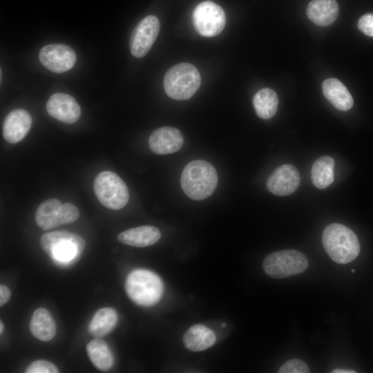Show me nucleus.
Here are the masks:
<instances>
[{
  "label": "nucleus",
  "mask_w": 373,
  "mask_h": 373,
  "mask_svg": "<svg viewBox=\"0 0 373 373\" xmlns=\"http://www.w3.org/2000/svg\"><path fill=\"white\" fill-rule=\"evenodd\" d=\"M216 337L209 327L197 324L191 326L184 334V347L191 352H200L214 345Z\"/></svg>",
  "instance_id": "obj_19"
},
{
  "label": "nucleus",
  "mask_w": 373,
  "mask_h": 373,
  "mask_svg": "<svg viewBox=\"0 0 373 373\" xmlns=\"http://www.w3.org/2000/svg\"><path fill=\"white\" fill-rule=\"evenodd\" d=\"M201 84V77L197 68L189 63L174 65L166 73L164 88L166 95L176 100L191 98Z\"/></svg>",
  "instance_id": "obj_4"
},
{
  "label": "nucleus",
  "mask_w": 373,
  "mask_h": 373,
  "mask_svg": "<svg viewBox=\"0 0 373 373\" xmlns=\"http://www.w3.org/2000/svg\"><path fill=\"white\" fill-rule=\"evenodd\" d=\"M43 250L57 263H68L78 257L85 247L84 240L68 231L46 233L40 238Z\"/></svg>",
  "instance_id": "obj_5"
},
{
  "label": "nucleus",
  "mask_w": 373,
  "mask_h": 373,
  "mask_svg": "<svg viewBox=\"0 0 373 373\" xmlns=\"http://www.w3.org/2000/svg\"><path fill=\"white\" fill-rule=\"evenodd\" d=\"M11 296L10 289L4 285H0V306L4 305L9 300Z\"/></svg>",
  "instance_id": "obj_28"
},
{
  "label": "nucleus",
  "mask_w": 373,
  "mask_h": 373,
  "mask_svg": "<svg viewBox=\"0 0 373 373\" xmlns=\"http://www.w3.org/2000/svg\"><path fill=\"white\" fill-rule=\"evenodd\" d=\"M323 247L329 258L338 264L354 260L360 252V245L355 233L338 223L327 225L322 235Z\"/></svg>",
  "instance_id": "obj_2"
},
{
  "label": "nucleus",
  "mask_w": 373,
  "mask_h": 373,
  "mask_svg": "<svg viewBox=\"0 0 373 373\" xmlns=\"http://www.w3.org/2000/svg\"><path fill=\"white\" fill-rule=\"evenodd\" d=\"M159 19L149 15L142 19L133 29L129 41L131 54L137 58L143 57L151 49L160 32Z\"/></svg>",
  "instance_id": "obj_10"
},
{
  "label": "nucleus",
  "mask_w": 373,
  "mask_h": 373,
  "mask_svg": "<svg viewBox=\"0 0 373 373\" xmlns=\"http://www.w3.org/2000/svg\"><path fill=\"white\" fill-rule=\"evenodd\" d=\"M334 160L327 155L317 159L313 164L311 179L313 184L320 189H325L334 181Z\"/></svg>",
  "instance_id": "obj_24"
},
{
  "label": "nucleus",
  "mask_w": 373,
  "mask_h": 373,
  "mask_svg": "<svg viewBox=\"0 0 373 373\" xmlns=\"http://www.w3.org/2000/svg\"><path fill=\"white\" fill-rule=\"evenodd\" d=\"M332 373H355L356 372L352 370L336 369L332 372Z\"/></svg>",
  "instance_id": "obj_29"
},
{
  "label": "nucleus",
  "mask_w": 373,
  "mask_h": 373,
  "mask_svg": "<svg viewBox=\"0 0 373 373\" xmlns=\"http://www.w3.org/2000/svg\"><path fill=\"white\" fill-rule=\"evenodd\" d=\"M307 257L295 249H285L268 254L262 263L265 273L274 278H284L304 272L308 267Z\"/></svg>",
  "instance_id": "obj_6"
},
{
  "label": "nucleus",
  "mask_w": 373,
  "mask_h": 373,
  "mask_svg": "<svg viewBox=\"0 0 373 373\" xmlns=\"http://www.w3.org/2000/svg\"><path fill=\"white\" fill-rule=\"evenodd\" d=\"M352 273H354V269L352 270Z\"/></svg>",
  "instance_id": "obj_31"
},
{
  "label": "nucleus",
  "mask_w": 373,
  "mask_h": 373,
  "mask_svg": "<svg viewBox=\"0 0 373 373\" xmlns=\"http://www.w3.org/2000/svg\"><path fill=\"white\" fill-rule=\"evenodd\" d=\"M193 22L196 31L207 37L219 35L225 26L223 9L217 3L205 1L200 3L193 12Z\"/></svg>",
  "instance_id": "obj_9"
},
{
  "label": "nucleus",
  "mask_w": 373,
  "mask_h": 373,
  "mask_svg": "<svg viewBox=\"0 0 373 373\" xmlns=\"http://www.w3.org/2000/svg\"><path fill=\"white\" fill-rule=\"evenodd\" d=\"M338 12L336 0H312L306 10L308 18L320 26L332 24L336 19Z\"/></svg>",
  "instance_id": "obj_17"
},
{
  "label": "nucleus",
  "mask_w": 373,
  "mask_h": 373,
  "mask_svg": "<svg viewBox=\"0 0 373 373\" xmlns=\"http://www.w3.org/2000/svg\"><path fill=\"white\" fill-rule=\"evenodd\" d=\"M358 28L365 35L373 37V14L363 15L358 20Z\"/></svg>",
  "instance_id": "obj_27"
},
{
  "label": "nucleus",
  "mask_w": 373,
  "mask_h": 373,
  "mask_svg": "<svg viewBox=\"0 0 373 373\" xmlns=\"http://www.w3.org/2000/svg\"><path fill=\"white\" fill-rule=\"evenodd\" d=\"M125 290L129 298L136 305L150 307L161 299L164 285L155 273L144 269H137L129 273L125 282Z\"/></svg>",
  "instance_id": "obj_3"
},
{
  "label": "nucleus",
  "mask_w": 373,
  "mask_h": 373,
  "mask_svg": "<svg viewBox=\"0 0 373 373\" xmlns=\"http://www.w3.org/2000/svg\"><path fill=\"white\" fill-rule=\"evenodd\" d=\"M181 132L172 126H163L155 130L149 137V145L156 154L166 155L178 151L183 145Z\"/></svg>",
  "instance_id": "obj_14"
},
{
  "label": "nucleus",
  "mask_w": 373,
  "mask_h": 373,
  "mask_svg": "<svg viewBox=\"0 0 373 373\" xmlns=\"http://www.w3.org/2000/svg\"><path fill=\"white\" fill-rule=\"evenodd\" d=\"M32 334L41 341H49L56 334V324L50 312L45 308L35 310L30 322Z\"/></svg>",
  "instance_id": "obj_20"
},
{
  "label": "nucleus",
  "mask_w": 373,
  "mask_h": 373,
  "mask_svg": "<svg viewBox=\"0 0 373 373\" xmlns=\"http://www.w3.org/2000/svg\"><path fill=\"white\" fill-rule=\"evenodd\" d=\"M325 98L338 110L346 111L354 104L353 98L347 88L336 78L325 79L322 84Z\"/></svg>",
  "instance_id": "obj_18"
},
{
  "label": "nucleus",
  "mask_w": 373,
  "mask_h": 373,
  "mask_svg": "<svg viewBox=\"0 0 373 373\" xmlns=\"http://www.w3.org/2000/svg\"><path fill=\"white\" fill-rule=\"evenodd\" d=\"M278 105L277 94L269 88L258 90L253 98V106L257 115L264 119H270L276 114Z\"/></svg>",
  "instance_id": "obj_23"
},
{
  "label": "nucleus",
  "mask_w": 373,
  "mask_h": 373,
  "mask_svg": "<svg viewBox=\"0 0 373 373\" xmlns=\"http://www.w3.org/2000/svg\"><path fill=\"white\" fill-rule=\"evenodd\" d=\"M39 58L42 65L56 73L69 70L76 61L75 51L70 46L61 44L44 46L39 51Z\"/></svg>",
  "instance_id": "obj_11"
},
{
  "label": "nucleus",
  "mask_w": 373,
  "mask_h": 373,
  "mask_svg": "<svg viewBox=\"0 0 373 373\" xmlns=\"http://www.w3.org/2000/svg\"><path fill=\"white\" fill-rule=\"evenodd\" d=\"M300 176L298 169L291 164H283L276 168L267 181V187L273 194L285 196L294 193L298 187Z\"/></svg>",
  "instance_id": "obj_12"
},
{
  "label": "nucleus",
  "mask_w": 373,
  "mask_h": 373,
  "mask_svg": "<svg viewBox=\"0 0 373 373\" xmlns=\"http://www.w3.org/2000/svg\"><path fill=\"white\" fill-rule=\"evenodd\" d=\"M26 373H57V367L51 362L46 360H37L30 363L26 368Z\"/></svg>",
  "instance_id": "obj_26"
},
{
  "label": "nucleus",
  "mask_w": 373,
  "mask_h": 373,
  "mask_svg": "<svg viewBox=\"0 0 373 373\" xmlns=\"http://www.w3.org/2000/svg\"><path fill=\"white\" fill-rule=\"evenodd\" d=\"M46 111L53 118L66 124L75 122L80 117V106L70 95L57 93L46 103Z\"/></svg>",
  "instance_id": "obj_13"
},
{
  "label": "nucleus",
  "mask_w": 373,
  "mask_h": 373,
  "mask_svg": "<svg viewBox=\"0 0 373 373\" xmlns=\"http://www.w3.org/2000/svg\"><path fill=\"white\" fill-rule=\"evenodd\" d=\"M117 320V314L113 308H102L90 321L88 325L89 333L95 337L104 336L115 328Z\"/></svg>",
  "instance_id": "obj_21"
},
{
  "label": "nucleus",
  "mask_w": 373,
  "mask_h": 373,
  "mask_svg": "<svg viewBox=\"0 0 373 373\" xmlns=\"http://www.w3.org/2000/svg\"><path fill=\"white\" fill-rule=\"evenodd\" d=\"M93 189L99 202L110 209L118 210L123 208L129 199L126 184L112 171L99 173L95 179Z\"/></svg>",
  "instance_id": "obj_7"
},
{
  "label": "nucleus",
  "mask_w": 373,
  "mask_h": 373,
  "mask_svg": "<svg viewBox=\"0 0 373 373\" xmlns=\"http://www.w3.org/2000/svg\"><path fill=\"white\" fill-rule=\"evenodd\" d=\"M32 124L30 113L24 109H15L6 117L3 124V136L12 144L19 142L29 131Z\"/></svg>",
  "instance_id": "obj_15"
},
{
  "label": "nucleus",
  "mask_w": 373,
  "mask_h": 373,
  "mask_svg": "<svg viewBox=\"0 0 373 373\" xmlns=\"http://www.w3.org/2000/svg\"><path fill=\"white\" fill-rule=\"evenodd\" d=\"M86 351L92 363L99 370H110L114 363L111 350L105 341L100 338H94L87 346Z\"/></svg>",
  "instance_id": "obj_22"
},
{
  "label": "nucleus",
  "mask_w": 373,
  "mask_h": 373,
  "mask_svg": "<svg viewBox=\"0 0 373 373\" xmlns=\"http://www.w3.org/2000/svg\"><path fill=\"white\" fill-rule=\"evenodd\" d=\"M218 173L214 166L202 160H195L184 168L180 184L184 193L194 200L209 197L218 184Z\"/></svg>",
  "instance_id": "obj_1"
},
{
  "label": "nucleus",
  "mask_w": 373,
  "mask_h": 373,
  "mask_svg": "<svg viewBox=\"0 0 373 373\" xmlns=\"http://www.w3.org/2000/svg\"><path fill=\"white\" fill-rule=\"evenodd\" d=\"M161 238L160 230L153 226L144 225L124 231L118 240L124 245L144 247L156 243Z\"/></svg>",
  "instance_id": "obj_16"
},
{
  "label": "nucleus",
  "mask_w": 373,
  "mask_h": 373,
  "mask_svg": "<svg viewBox=\"0 0 373 373\" xmlns=\"http://www.w3.org/2000/svg\"><path fill=\"white\" fill-rule=\"evenodd\" d=\"M79 216V210L72 203L62 204L58 199L50 198L39 204L35 213V221L41 229L48 230L73 222Z\"/></svg>",
  "instance_id": "obj_8"
},
{
  "label": "nucleus",
  "mask_w": 373,
  "mask_h": 373,
  "mask_svg": "<svg viewBox=\"0 0 373 373\" xmlns=\"http://www.w3.org/2000/svg\"><path fill=\"white\" fill-rule=\"evenodd\" d=\"M3 330V324L2 321H0V334H2Z\"/></svg>",
  "instance_id": "obj_30"
},
{
  "label": "nucleus",
  "mask_w": 373,
  "mask_h": 373,
  "mask_svg": "<svg viewBox=\"0 0 373 373\" xmlns=\"http://www.w3.org/2000/svg\"><path fill=\"white\" fill-rule=\"evenodd\" d=\"M279 373H308L309 368L302 360L294 358L287 361L279 369Z\"/></svg>",
  "instance_id": "obj_25"
}]
</instances>
